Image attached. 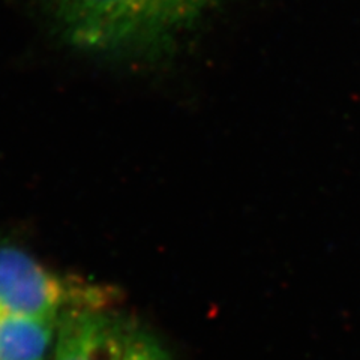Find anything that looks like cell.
<instances>
[{"label": "cell", "instance_id": "cell-2", "mask_svg": "<svg viewBox=\"0 0 360 360\" xmlns=\"http://www.w3.org/2000/svg\"><path fill=\"white\" fill-rule=\"evenodd\" d=\"M103 288L58 275L30 254L0 246V314L62 317L74 309H105Z\"/></svg>", "mask_w": 360, "mask_h": 360}, {"label": "cell", "instance_id": "cell-3", "mask_svg": "<svg viewBox=\"0 0 360 360\" xmlns=\"http://www.w3.org/2000/svg\"><path fill=\"white\" fill-rule=\"evenodd\" d=\"M125 332L105 309L65 312L58 328L53 360H120Z\"/></svg>", "mask_w": 360, "mask_h": 360}, {"label": "cell", "instance_id": "cell-5", "mask_svg": "<svg viewBox=\"0 0 360 360\" xmlns=\"http://www.w3.org/2000/svg\"><path fill=\"white\" fill-rule=\"evenodd\" d=\"M120 360H172L155 336L141 329L125 333Z\"/></svg>", "mask_w": 360, "mask_h": 360}, {"label": "cell", "instance_id": "cell-1", "mask_svg": "<svg viewBox=\"0 0 360 360\" xmlns=\"http://www.w3.org/2000/svg\"><path fill=\"white\" fill-rule=\"evenodd\" d=\"M217 0H51V22L70 47L115 60L172 50Z\"/></svg>", "mask_w": 360, "mask_h": 360}, {"label": "cell", "instance_id": "cell-4", "mask_svg": "<svg viewBox=\"0 0 360 360\" xmlns=\"http://www.w3.org/2000/svg\"><path fill=\"white\" fill-rule=\"evenodd\" d=\"M60 317L0 314V360H47Z\"/></svg>", "mask_w": 360, "mask_h": 360}]
</instances>
